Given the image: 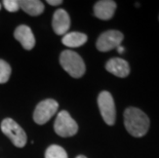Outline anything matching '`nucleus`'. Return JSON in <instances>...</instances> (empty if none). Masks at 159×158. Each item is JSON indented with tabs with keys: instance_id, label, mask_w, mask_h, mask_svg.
Wrapping results in <instances>:
<instances>
[{
	"instance_id": "nucleus-13",
	"label": "nucleus",
	"mask_w": 159,
	"mask_h": 158,
	"mask_svg": "<svg viewBox=\"0 0 159 158\" xmlns=\"http://www.w3.org/2000/svg\"><path fill=\"white\" fill-rule=\"evenodd\" d=\"M87 41V36L84 33L71 32L64 35L62 42L68 47H79Z\"/></svg>"
},
{
	"instance_id": "nucleus-17",
	"label": "nucleus",
	"mask_w": 159,
	"mask_h": 158,
	"mask_svg": "<svg viewBox=\"0 0 159 158\" xmlns=\"http://www.w3.org/2000/svg\"><path fill=\"white\" fill-rule=\"evenodd\" d=\"M47 3L50 5H60L62 4L63 1L62 0H47Z\"/></svg>"
},
{
	"instance_id": "nucleus-10",
	"label": "nucleus",
	"mask_w": 159,
	"mask_h": 158,
	"mask_svg": "<svg viewBox=\"0 0 159 158\" xmlns=\"http://www.w3.org/2000/svg\"><path fill=\"white\" fill-rule=\"evenodd\" d=\"M106 70L113 75L120 77V78H124V77L128 76L130 72L128 63L120 58H113L109 60L106 64Z\"/></svg>"
},
{
	"instance_id": "nucleus-7",
	"label": "nucleus",
	"mask_w": 159,
	"mask_h": 158,
	"mask_svg": "<svg viewBox=\"0 0 159 158\" xmlns=\"http://www.w3.org/2000/svg\"><path fill=\"white\" fill-rule=\"evenodd\" d=\"M123 40V34L116 30H109L104 32L98 38L97 48L100 52H109L111 49L117 48L120 46Z\"/></svg>"
},
{
	"instance_id": "nucleus-5",
	"label": "nucleus",
	"mask_w": 159,
	"mask_h": 158,
	"mask_svg": "<svg viewBox=\"0 0 159 158\" xmlns=\"http://www.w3.org/2000/svg\"><path fill=\"white\" fill-rule=\"evenodd\" d=\"M98 105L104 121L108 125H113L116 120V109L111 93L108 92L101 93L98 97Z\"/></svg>"
},
{
	"instance_id": "nucleus-20",
	"label": "nucleus",
	"mask_w": 159,
	"mask_h": 158,
	"mask_svg": "<svg viewBox=\"0 0 159 158\" xmlns=\"http://www.w3.org/2000/svg\"><path fill=\"white\" fill-rule=\"evenodd\" d=\"M0 8H1V4H0Z\"/></svg>"
},
{
	"instance_id": "nucleus-1",
	"label": "nucleus",
	"mask_w": 159,
	"mask_h": 158,
	"mask_svg": "<svg viewBox=\"0 0 159 158\" xmlns=\"http://www.w3.org/2000/svg\"><path fill=\"white\" fill-rule=\"evenodd\" d=\"M124 125L133 137L142 138L149 130L150 119L142 110L129 107L124 111Z\"/></svg>"
},
{
	"instance_id": "nucleus-16",
	"label": "nucleus",
	"mask_w": 159,
	"mask_h": 158,
	"mask_svg": "<svg viewBox=\"0 0 159 158\" xmlns=\"http://www.w3.org/2000/svg\"><path fill=\"white\" fill-rule=\"evenodd\" d=\"M3 6L5 7L6 11L11 12H16L20 9L19 1H16V0H4L3 1Z\"/></svg>"
},
{
	"instance_id": "nucleus-9",
	"label": "nucleus",
	"mask_w": 159,
	"mask_h": 158,
	"mask_svg": "<svg viewBox=\"0 0 159 158\" xmlns=\"http://www.w3.org/2000/svg\"><path fill=\"white\" fill-rule=\"evenodd\" d=\"M15 38L21 43L22 46L27 50L32 49L35 46V37L32 30L26 25H21L16 29Z\"/></svg>"
},
{
	"instance_id": "nucleus-19",
	"label": "nucleus",
	"mask_w": 159,
	"mask_h": 158,
	"mask_svg": "<svg viewBox=\"0 0 159 158\" xmlns=\"http://www.w3.org/2000/svg\"><path fill=\"white\" fill-rule=\"evenodd\" d=\"M76 158H87V157H85V156H83V155H79V156H77Z\"/></svg>"
},
{
	"instance_id": "nucleus-11",
	"label": "nucleus",
	"mask_w": 159,
	"mask_h": 158,
	"mask_svg": "<svg viewBox=\"0 0 159 158\" xmlns=\"http://www.w3.org/2000/svg\"><path fill=\"white\" fill-rule=\"evenodd\" d=\"M116 3L112 0H101L94 4L93 11L94 16L104 21L110 20L114 16V12L116 11Z\"/></svg>"
},
{
	"instance_id": "nucleus-18",
	"label": "nucleus",
	"mask_w": 159,
	"mask_h": 158,
	"mask_svg": "<svg viewBox=\"0 0 159 158\" xmlns=\"http://www.w3.org/2000/svg\"><path fill=\"white\" fill-rule=\"evenodd\" d=\"M117 50H118V52H119V53H122L124 52V48L122 47V46H118Z\"/></svg>"
},
{
	"instance_id": "nucleus-4",
	"label": "nucleus",
	"mask_w": 159,
	"mask_h": 158,
	"mask_svg": "<svg viewBox=\"0 0 159 158\" xmlns=\"http://www.w3.org/2000/svg\"><path fill=\"white\" fill-rule=\"evenodd\" d=\"M55 132L61 137H72L78 132V125L67 111H61L55 121Z\"/></svg>"
},
{
	"instance_id": "nucleus-6",
	"label": "nucleus",
	"mask_w": 159,
	"mask_h": 158,
	"mask_svg": "<svg viewBox=\"0 0 159 158\" xmlns=\"http://www.w3.org/2000/svg\"><path fill=\"white\" fill-rule=\"evenodd\" d=\"M59 108V104L52 99H47L36 106L33 118L37 124H44L55 115Z\"/></svg>"
},
{
	"instance_id": "nucleus-3",
	"label": "nucleus",
	"mask_w": 159,
	"mask_h": 158,
	"mask_svg": "<svg viewBox=\"0 0 159 158\" xmlns=\"http://www.w3.org/2000/svg\"><path fill=\"white\" fill-rule=\"evenodd\" d=\"M1 130L16 147H25L27 143L26 133L13 119L5 118L1 122Z\"/></svg>"
},
{
	"instance_id": "nucleus-2",
	"label": "nucleus",
	"mask_w": 159,
	"mask_h": 158,
	"mask_svg": "<svg viewBox=\"0 0 159 158\" xmlns=\"http://www.w3.org/2000/svg\"><path fill=\"white\" fill-rule=\"evenodd\" d=\"M60 63L63 69L74 78H79L85 73V64L81 56L72 50H64L61 53Z\"/></svg>"
},
{
	"instance_id": "nucleus-14",
	"label": "nucleus",
	"mask_w": 159,
	"mask_h": 158,
	"mask_svg": "<svg viewBox=\"0 0 159 158\" xmlns=\"http://www.w3.org/2000/svg\"><path fill=\"white\" fill-rule=\"evenodd\" d=\"M45 158H68V155L64 148L57 145H52L47 148Z\"/></svg>"
},
{
	"instance_id": "nucleus-8",
	"label": "nucleus",
	"mask_w": 159,
	"mask_h": 158,
	"mask_svg": "<svg viewBox=\"0 0 159 158\" xmlns=\"http://www.w3.org/2000/svg\"><path fill=\"white\" fill-rule=\"evenodd\" d=\"M52 28L56 34L65 35L70 28V16L64 9H57L52 18Z\"/></svg>"
},
{
	"instance_id": "nucleus-12",
	"label": "nucleus",
	"mask_w": 159,
	"mask_h": 158,
	"mask_svg": "<svg viewBox=\"0 0 159 158\" xmlns=\"http://www.w3.org/2000/svg\"><path fill=\"white\" fill-rule=\"evenodd\" d=\"M19 5L20 8L33 16L41 15L44 11V4L39 0H21L19 1Z\"/></svg>"
},
{
	"instance_id": "nucleus-15",
	"label": "nucleus",
	"mask_w": 159,
	"mask_h": 158,
	"mask_svg": "<svg viewBox=\"0 0 159 158\" xmlns=\"http://www.w3.org/2000/svg\"><path fill=\"white\" fill-rule=\"evenodd\" d=\"M11 74V68L7 63L3 60H0V83H5L8 81Z\"/></svg>"
}]
</instances>
